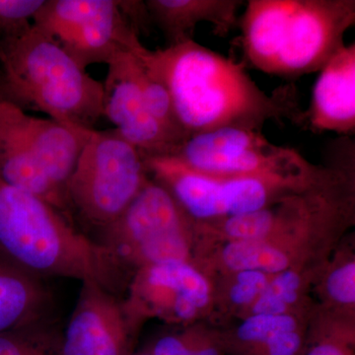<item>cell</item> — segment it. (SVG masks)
I'll return each instance as SVG.
<instances>
[{"label": "cell", "mask_w": 355, "mask_h": 355, "mask_svg": "<svg viewBox=\"0 0 355 355\" xmlns=\"http://www.w3.org/2000/svg\"><path fill=\"white\" fill-rule=\"evenodd\" d=\"M137 53L163 81L171 96L178 125L186 139L217 128L261 130L270 121H296L301 114L291 90L268 94L241 62L187 40Z\"/></svg>", "instance_id": "cell-1"}, {"label": "cell", "mask_w": 355, "mask_h": 355, "mask_svg": "<svg viewBox=\"0 0 355 355\" xmlns=\"http://www.w3.org/2000/svg\"><path fill=\"white\" fill-rule=\"evenodd\" d=\"M0 250L33 275L94 282L116 294L125 268L48 202L0 181Z\"/></svg>", "instance_id": "cell-2"}, {"label": "cell", "mask_w": 355, "mask_h": 355, "mask_svg": "<svg viewBox=\"0 0 355 355\" xmlns=\"http://www.w3.org/2000/svg\"><path fill=\"white\" fill-rule=\"evenodd\" d=\"M354 23V0H250L238 24L252 67L297 77L319 71Z\"/></svg>", "instance_id": "cell-3"}, {"label": "cell", "mask_w": 355, "mask_h": 355, "mask_svg": "<svg viewBox=\"0 0 355 355\" xmlns=\"http://www.w3.org/2000/svg\"><path fill=\"white\" fill-rule=\"evenodd\" d=\"M0 101L94 130L103 116V83L32 23L0 44Z\"/></svg>", "instance_id": "cell-4"}, {"label": "cell", "mask_w": 355, "mask_h": 355, "mask_svg": "<svg viewBox=\"0 0 355 355\" xmlns=\"http://www.w3.org/2000/svg\"><path fill=\"white\" fill-rule=\"evenodd\" d=\"M148 173L165 186L191 218L224 219L268 207L310 188L320 167L261 176L216 177L193 171L171 156L144 157Z\"/></svg>", "instance_id": "cell-5"}, {"label": "cell", "mask_w": 355, "mask_h": 355, "mask_svg": "<svg viewBox=\"0 0 355 355\" xmlns=\"http://www.w3.org/2000/svg\"><path fill=\"white\" fill-rule=\"evenodd\" d=\"M146 158L114 130H93L67 184L71 210L107 227L125 211L147 180Z\"/></svg>", "instance_id": "cell-6"}, {"label": "cell", "mask_w": 355, "mask_h": 355, "mask_svg": "<svg viewBox=\"0 0 355 355\" xmlns=\"http://www.w3.org/2000/svg\"><path fill=\"white\" fill-rule=\"evenodd\" d=\"M190 218L165 186L148 179L125 211L100 230L99 243L125 268L188 261Z\"/></svg>", "instance_id": "cell-7"}, {"label": "cell", "mask_w": 355, "mask_h": 355, "mask_svg": "<svg viewBox=\"0 0 355 355\" xmlns=\"http://www.w3.org/2000/svg\"><path fill=\"white\" fill-rule=\"evenodd\" d=\"M32 23L85 70L142 44L120 0H44Z\"/></svg>", "instance_id": "cell-8"}, {"label": "cell", "mask_w": 355, "mask_h": 355, "mask_svg": "<svg viewBox=\"0 0 355 355\" xmlns=\"http://www.w3.org/2000/svg\"><path fill=\"white\" fill-rule=\"evenodd\" d=\"M171 157L193 171L216 177L302 172L314 166L296 149L272 144L261 130L237 127L191 135Z\"/></svg>", "instance_id": "cell-9"}, {"label": "cell", "mask_w": 355, "mask_h": 355, "mask_svg": "<svg viewBox=\"0 0 355 355\" xmlns=\"http://www.w3.org/2000/svg\"><path fill=\"white\" fill-rule=\"evenodd\" d=\"M107 65L108 73L103 83V116L144 157L173 155L184 141L147 108L137 80L135 53L121 51Z\"/></svg>", "instance_id": "cell-10"}, {"label": "cell", "mask_w": 355, "mask_h": 355, "mask_svg": "<svg viewBox=\"0 0 355 355\" xmlns=\"http://www.w3.org/2000/svg\"><path fill=\"white\" fill-rule=\"evenodd\" d=\"M81 284L76 309L62 335V355L132 354L135 328L123 303L94 282Z\"/></svg>", "instance_id": "cell-11"}, {"label": "cell", "mask_w": 355, "mask_h": 355, "mask_svg": "<svg viewBox=\"0 0 355 355\" xmlns=\"http://www.w3.org/2000/svg\"><path fill=\"white\" fill-rule=\"evenodd\" d=\"M304 116L312 132H355V44H343L319 70Z\"/></svg>", "instance_id": "cell-12"}, {"label": "cell", "mask_w": 355, "mask_h": 355, "mask_svg": "<svg viewBox=\"0 0 355 355\" xmlns=\"http://www.w3.org/2000/svg\"><path fill=\"white\" fill-rule=\"evenodd\" d=\"M0 181L36 196L69 220V198L49 179L13 118V106L0 101Z\"/></svg>", "instance_id": "cell-13"}, {"label": "cell", "mask_w": 355, "mask_h": 355, "mask_svg": "<svg viewBox=\"0 0 355 355\" xmlns=\"http://www.w3.org/2000/svg\"><path fill=\"white\" fill-rule=\"evenodd\" d=\"M149 19L167 39L168 46L193 39L198 24L207 23L216 35H227L239 23L238 0H147Z\"/></svg>", "instance_id": "cell-14"}, {"label": "cell", "mask_w": 355, "mask_h": 355, "mask_svg": "<svg viewBox=\"0 0 355 355\" xmlns=\"http://www.w3.org/2000/svg\"><path fill=\"white\" fill-rule=\"evenodd\" d=\"M51 306L44 279L0 250V333L50 318Z\"/></svg>", "instance_id": "cell-15"}, {"label": "cell", "mask_w": 355, "mask_h": 355, "mask_svg": "<svg viewBox=\"0 0 355 355\" xmlns=\"http://www.w3.org/2000/svg\"><path fill=\"white\" fill-rule=\"evenodd\" d=\"M135 282L173 294H183L190 298L198 309L209 302V284L205 277L188 261H171L140 268Z\"/></svg>", "instance_id": "cell-16"}, {"label": "cell", "mask_w": 355, "mask_h": 355, "mask_svg": "<svg viewBox=\"0 0 355 355\" xmlns=\"http://www.w3.org/2000/svg\"><path fill=\"white\" fill-rule=\"evenodd\" d=\"M62 335L51 318L0 333V355H62Z\"/></svg>", "instance_id": "cell-17"}, {"label": "cell", "mask_w": 355, "mask_h": 355, "mask_svg": "<svg viewBox=\"0 0 355 355\" xmlns=\"http://www.w3.org/2000/svg\"><path fill=\"white\" fill-rule=\"evenodd\" d=\"M265 241L228 243L222 251L224 263L237 272L257 270L266 275H277L288 270L289 259L287 254Z\"/></svg>", "instance_id": "cell-18"}, {"label": "cell", "mask_w": 355, "mask_h": 355, "mask_svg": "<svg viewBox=\"0 0 355 355\" xmlns=\"http://www.w3.org/2000/svg\"><path fill=\"white\" fill-rule=\"evenodd\" d=\"M222 231L231 241H261L277 229L275 209L270 205L256 211L222 219Z\"/></svg>", "instance_id": "cell-19"}, {"label": "cell", "mask_w": 355, "mask_h": 355, "mask_svg": "<svg viewBox=\"0 0 355 355\" xmlns=\"http://www.w3.org/2000/svg\"><path fill=\"white\" fill-rule=\"evenodd\" d=\"M298 273L286 270L275 275L253 303V314L284 315L298 298Z\"/></svg>", "instance_id": "cell-20"}, {"label": "cell", "mask_w": 355, "mask_h": 355, "mask_svg": "<svg viewBox=\"0 0 355 355\" xmlns=\"http://www.w3.org/2000/svg\"><path fill=\"white\" fill-rule=\"evenodd\" d=\"M44 0H0V44L31 27Z\"/></svg>", "instance_id": "cell-21"}, {"label": "cell", "mask_w": 355, "mask_h": 355, "mask_svg": "<svg viewBox=\"0 0 355 355\" xmlns=\"http://www.w3.org/2000/svg\"><path fill=\"white\" fill-rule=\"evenodd\" d=\"M268 284V275L266 273L257 270L239 272L229 296L235 305L253 304Z\"/></svg>", "instance_id": "cell-22"}, {"label": "cell", "mask_w": 355, "mask_h": 355, "mask_svg": "<svg viewBox=\"0 0 355 355\" xmlns=\"http://www.w3.org/2000/svg\"><path fill=\"white\" fill-rule=\"evenodd\" d=\"M327 291L336 302L354 305L355 302V263L349 261L331 272L327 280Z\"/></svg>", "instance_id": "cell-23"}, {"label": "cell", "mask_w": 355, "mask_h": 355, "mask_svg": "<svg viewBox=\"0 0 355 355\" xmlns=\"http://www.w3.org/2000/svg\"><path fill=\"white\" fill-rule=\"evenodd\" d=\"M303 355H354L352 342L340 336H324L312 343Z\"/></svg>", "instance_id": "cell-24"}, {"label": "cell", "mask_w": 355, "mask_h": 355, "mask_svg": "<svg viewBox=\"0 0 355 355\" xmlns=\"http://www.w3.org/2000/svg\"><path fill=\"white\" fill-rule=\"evenodd\" d=\"M148 350L153 355H191L184 336L175 335L161 336Z\"/></svg>", "instance_id": "cell-25"}, {"label": "cell", "mask_w": 355, "mask_h": 355, "mask_svg": "<svg viewBox=\"0 0 355 355\" xmlns=\"http://www.w3.org/2000/svg\"><path fill=\"white\" fill-rule=\"evenodd\" d=\"M190 349L191 355H222L224 347L220 343L210 340H200L193 336H184Z\"/></svg>", "instance_id": "cell-26"}, {"label": "cell", "mask_w": 355, "mask_h": 355, "mask_svg": "<svg viewBox=\"0 0 355 355\" xmlns=\"http://www.w3.org/2000/svg\"><path fill=\"white\" fill-rule=\"evenodd\" d=\"M130 355H153L150 354V352H149V350H146V352H140V354H130Z\"/></svg>", "instance_id": "cell-27"}]
</instances>
